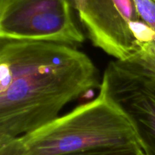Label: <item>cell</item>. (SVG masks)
<instances>
[{
  "label": "cell",
  "instance_id": "6da1fadb",
  "mask_svg": "<svg viewBox=\"0 0 155 155\" xmlns=\"http://www.w3.org/2000/svg\"><path fill=\"white\" fill-rule=\"evenodd\" d=\"M98 84V70L75 46L0 39V142L32 133Z\"/></svg>",
  "mask_w": 155,
  "mask_h": 155
},
{
  "label": "cell",
  "instance_id": "277c9868",
  "mask_svg": "<svg viewBox=\"0 0 155 155\" xmlns=\"http://www.w3.org/2000/svg\"><path fill=\"white\" fill-rule=\"evenodd\" d=\"M100 91L125 113L133 124L145 155H155V72L140 58L111 61Z\"/></svg>",
  "mask_w": 155,
  "mask_h": 155
},
{
  "label": "cell",
  "instance_id": "3957f363",
  "mask_svg": "<svg viewBox=\"0 0 155 155\" xmlns=\"http://www.w3.org/2000/svg\"><path fill=\"white\" fill-rule=\"evenodd\" d=\"M79 17L94 46L115 60L139 58L155 39L133 0H87Z\"/></svg>",
  "mask_w": 155,
  "mask_h": 155
},
{
  "label": "cell",
  "instance_id": "8992f818",
  "mask_svg": "<svg viewBox=\"0 0 155 155\" xmlns=\"http://www.w3.org/2000/svg\"><path fill=\"white\" fill-rule=\"evenodd\" d=\"M139 145H130L116 148H98L64 155H139L142 153Z\"/></svg>",
  "mask_w": 155,
  "mask_h": 155
},
{
  "label": "cell",
  "instance_id": "30bf717a",
  "mask_svg": "<svg viewBox=\"0 0 155 155\" xmlns=\"http://www.w3.org/2000/svg\"><path fill=\"white\" fill-rule=\"evenodd\" d=\"M139 155H145V154H144V153L143 152H142V153H141V154H139Z\"/></svg>",
  "mask_w": 155,
  "mask_h": 155
},
{
  "label": "cell",
  "instance_id": "5b68a950",
  "mask_svg": "<svg viewBox=\"0 0 155 155\" xmlns=\"http://www.w3.org/2000/svg\"><path fill=\"white\" fill-rule=\"evenodd\" d=\"M72 0H0V39L42 40L77 47L84 41Z\"/></svg>",
  "mask_w": 155,
  "mask_h": 155
},
{
  "label": "cell",
  "instance_id": "ba28073f",
  "mask_svg": "<svg viewBox=\"0 0 155 155\" xmlns=\"http://www.w3.org/2000/svg\"><path fill=\"white\" fill-rule=\"evenodd\" d=\"M139 58H140L150 69L155 72V39L150 44L146 51Z\"/></svg>",
  "mask_w": 155,
  "mask_h": 155
},
{
  "label": "cell",
  "instance_id": "7a4b0ae2",
  "mask_svg": "<svg viewBox=\"0 0 155 155\" xmlns=\"http://www.w3.org/2000/svg\"><path fill=\"white\" fill-rule=\"evenodd\" d=\"M139 145L128 117L103 92L44 127L0 142V155H64ZM141 147V146H140Z\"/></svg>",
  "mask_w": 155,
  "mask_h": 155
},
{
  "label": "cell",
  "instance_id": "52a82bcc",
  "mask_svg": "<svg viewBox=\"0 0 155 155\" xmlns=\"http://www.w3.org/2000/svg\"><path fill=\"white\" fill-rule=\"evenodd\" d=\"M140 19L155 32V0H133Z\"/></svg>",
  "mask_w": 155,
  "mask_h": 155
},
{
  "label": "cell",
  "instance_id": "9c48e42d",
  "mask_svg": "<svg viewBox=\"0 0 155 155\" xmlns=\"http://www.w3.org/2000/svg\"><path fill=\"white\" fill-rule=\"evenodd\" d=\"M86 1L87 0H72L73 7L77 11V12L80 13L83 11L86 6Z\"/></svg>",
  "mask_w": 155,
  "mask_h": 155
}]
</instances>
